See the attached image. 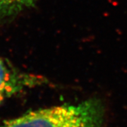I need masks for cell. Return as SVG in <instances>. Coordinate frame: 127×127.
<instances>
[{
    "label": "cell",
    "mask_w": 127,
    "mask_h": 127,
    "mask_svg": "<svg viewBox=\"0 0 127 127\" xmlns=\"http://www.w3.org/2000/svg\"><path fill=\"white\" fill-rule=\"evenodd\" d=\"M104 106L98 99L29 111L0 127H104Z\"/></svg>",
    "instance_id": "obj_1"
},
{
    "label": "cell",
    "mask_w": 127,
    "mask_h": 127,
    "mask_svg": "<svg viewBox=\"0 0 127 127\" xmlns=\"http://www.w3.org/2000/svg\"><path fill=\"white\" fill-rule=\"evenodd\" d=\"M48 83L45 76L23 71L9 59L0 57V104L23 91Z\"/></svg>",
    "instance_id": "obj_2"
},
{
    "label": "cell",
    "mask_w": 127,
    "mask_h": 127,
    "mask_svg": "<svg viewBox=\"0 0 127 127\" xmlns=\"http://www.w3.org/2000/svg\"><path fill=\"white\" fill-rule=\"evenodd\" d=\"M35 3V0H0V21L18 15Z\"/></svg>",
    "instance_id": "obj_3"
}]
</instances>
